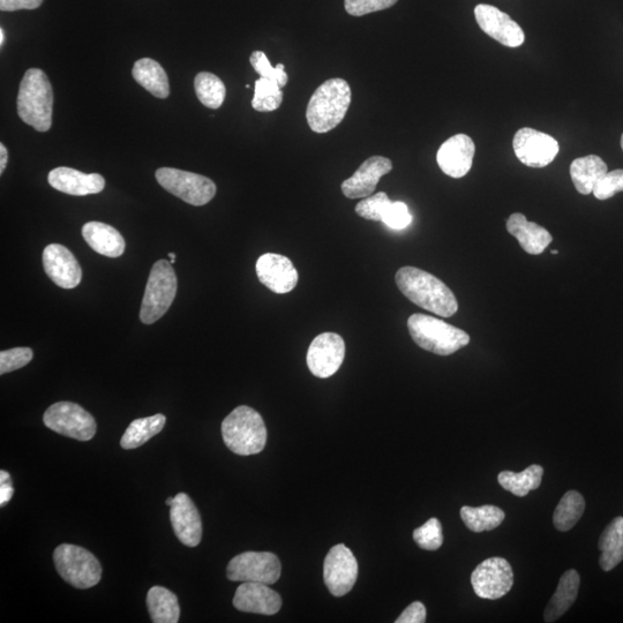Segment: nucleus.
<instances>
[{"label":"nucleus","mask_w":623,"mask_h":623,"mask_svg":"<svg viewBox=\"0 0 623 623\" xmlns=\"http://www.w3.org/2000/svg\"><path fill=\"white\" fill-rule=\"evenodd\" d=\"M395 281L402 294L422 309L450 318L459 310V303L447 285L438 277L416 267H403Z\"/></svg>","instance_id":"f257e3e1"},{"label":"nucleus","mask_w":623,"mask_h":623,"mask_svg":"<svg viewBox=\"0 0 623 623\" xmlns=\"http://www.w3.org/2000/svg\"><path fill=\"white\" fill-rule=\"evenodd\" d=\"M351 103V88L341 78L324 82L307 105L306 119L315 133L324 134L339 126L347 115Z\"/></svg>","instance_id":"f03ea898"},{"label":"nucleus","mask_w":623,"mask_h":623,"mask_svg":"<svg viewBox=\"0 0 623 623\" xmlns=\"http://www.w3.org/2000/svg\"><path fill=\"white\" fill-rule=\"evenodd\" d=\"M54 92L40 69L28 70L21 80L17 109L19 117L37 132H47L52 125Z\"/></svg>","instance_id":"7ed1b4c3"},{"label":"nucleus","mask_w":623,"mask_h":623,"mask_svg":"<svg viewBox=\"0 0 623 623\" xmlns=\"http://www.w3.org/2000/svg\"><path fill=\"white\" fill-rule=\"evenodd\" d=\"M225 446L240 456L257 455L267 444V429L259 412L246 405L236 408L223 420Z\"/></svg>","instance_id":"20e7f679"},{"label":"nucleus","mask_w":623,"mask_h":623,"mask_svg":"<svg viewBox=\"0 0 623 623\" xmlns=\"http://www.w3.org/2000/svg\"><path fill=\"white\" fill-rule=\"evenodd\" d=\"M408 329L419 348L439 356L453 355L470 343V336L464 330L430 315H411Z\"/></svg>","instance_id":"39448f33"},{"label":"nucleus","mask_w":623,"mask_h":623,"mask_svg":"<svg viewBox=\"0 0 623 623\" xmlns=\"http://www.w3.org/2000/svg\"><path fill=\"white\" fill-rule=\"evenodd\" d=\"M177 276L171 262L157 261L150 272L140 319L146 325H153L168 312L177 295Z\"/></svg>","instance_id":"423d86ee"},{"label":"nucleus","mask_w":623,"mask_h":623,"mask_svg":"<svg viewBox=\"0 0 623 623\" xmlns=\"http://www.w3.org/2000/svg\"><path fill=\"white\" fill-rule=\"evenodd\" d=\"M54 561L62 579L77 589H89L102 579V567L94 554L77 545H59L54 552Z\"/></svg>","instance_id":"0eeeda50"},{"label":"nucleus","mask_w":623,"mask_h":623,"mask_svg":"<svg viewBox=\"0 0 623 623\" xmlns=\"http://www.w3.org/2000/svg\"><path fill=\"white\" fill-rule=\"evenodd\" d=\"M155 177L164 190L195 207L207 205L217 191L212 179L193 172L161 168L156 171Z\"/></svg>","instance_id":"6e6552de"},{"label":"nucleus","mask_w":623,"mask_h":623,"mask_svg":"<svg viewBox=\"0 0 623 623\" xmlns=\"http://www.w3.org/2000/svg\"><path fill=\"white\" fill-rule=\"evenodd\" d=\"M44 425L64 437L89 441L95 437V418L79 404L58 402L44 412Z\"/></svg>","instance_id":"1a4fd4ad"},{"label":"nucleus","mask_w":623,"mask_h":623,"mask_svg":"<svg viewBox=\"0 0 623 623\" xmlns=\"http://www.w3.org/2000/svg\"><path fill=\"white\" fill-rule=\"evenodd\" d=\"M281 561L270 552H245L229 562L228 579L232 582H258L268 585L280 580Z\"/></svg>","instance_id":"9d476101"},{"label":"nucleus","mask_w":623,"mask_h":623,"mask_svg":"<svg viewBox=\"0 0 623 623\" xmlns=\"http://www.w3.org/2000/svg\"><path fill=\"white\" fill-rule=\"evenodd\" d=\"M471 584L479 598L500 599L513 588V568L504 558L487 559L472 573Z\"/></svg>","instance_id":"9b49d317"},{"label":"nucleus","mask_w":623,"mask_h":623,"mask_svg":"<svg viewBox=\"0 0 623 623\" xmlns=\"http://www.w3.org/2000/svg\"><path fill=\"white\" fill-rule=\"evenodd\" d=\"M514 152L530 168H545L557 157L560 147L551 135L524 127L515 134Z\"/></svg>","instance_id":"f8f14e48"},{"label":"nucleus","mask_w":623,"mask_h":623,"mask_svg":"<svg viewBox=\"0 0 623 623\" xmlns=\"http://www.w3.org/2000/svg\"><path fill=\"white\" fill-rule=\"evenodd\" d=\"M358 577V562L347 546L339 544L325 559L324 579L330 594L343 597L354 588Z\"/></svg>","instance_id":"ddd939ff"},{"label":"nucleus","mask_w":623,"mask_h":623,"mask_svg":"<svg viewBox=\"0 0 623 623\" xmlns=\"http://www.w3.org/2000/svg\"><path fill=\"white\" fill-rule=\"evenodd\" d=\"M345 357L343 337L324 333L313 340L307 351V366L314 377L327 379L340 370Z\"/></svg>","instance_id":"4468645a"},{"label":"nucleus","mask_w":623,"mask_h":623,"mask_svg":"<svg viewBox=\"0 0 623 623\" xmlns=\"http://www.w3.org/2000/svg\"><path fill=\"white\" fill-rule=\"evenodd\" d=\"M477 24L483 32L508 48H517L525 41L523 29L497 7L479 4L475 9Z\"/></svg>","instance_id":"2eb2a0df"},{"label":"nucleus","mask_w":623,"mask_h":623,"mask_svg":"<svg viewBox=\"0 0 623 623\" xmlns=\"http://www.w3.org/2000/svg\"><path fill=\"white\" fill-rule=\"evenodd\" d=\"M259 281L277 295L289 294L297 287L299 275L291 260L284 255L266 253L257 261Z\"/></svg>","instance_id":"dca6fc26"},{"label":"nucleus","mask_w":623,"mask_h":623,"mask_svg":"<svg viewBox=\"0 0 623 623\" xmlns=\"http://www.w3.org/2000/svg\"><path fill=\"white\" fill-rule=\"evenodd\" d=\"M43 267L49 279L63 289L78 287L82 279V270L73 253L59 244L45 247Z\"/></svg>","instance_id":"f3484780"},{"label":"nucleus","mask_w":623,"mask_h":623,"mask_svg":"<svg viewBox=\"0 0 623 623\" xmlns=\"http://www.w3.org/2000/svg\"><path fill=\"white\" fill-rule=\"evenodd\" d=\"M393 170V163L384 156H372L366 160L354 176L344 180L341 190L348 199L371 197L381 177Z\"/></svg>","instance_id":"a211bd4d"},{"label":"nucleus","mask_w":623,"mask_h":623,"mask_svg":"<svg viewBox=\"0 0 623 623\" xmlns=\"http://www.w3.org/2000/svg\"><path fill=\"white\" fill-rule=\"evenodd\" d=\"M476 147L468 135L456 134L439 149L437 161L444 174L452 178H462L472 168Z\"/></svg>","instance_id":"6ab92c4d"},{"label":"nucleus","mask_w":623,"mask_h":623,"mask_svg":"<svg viewBox=\"0 0 623 623\" xmlns=\"http://www.w3.org/2000/svg\"><path fill=\"white\" fill-rule=\"evenodd\" d=\"M170 521L180 543L189 547L201 543L202 523L199 510L186 493L176 495L174 505L170 507Z\"/></svg>","instance_id":"aec40b11"},{"label":"nucleus","mask_w":623,"mask_h":623,"mask_svg":"<svg viewBox=\"0 0 623 623\" xmlns=\"http://www.w3.org/2000/svg\"><path fill=\"white\" fill-rule=\"evenodd\" d=\"M234 606L240 612L274 615L281 610L282 598L268 584L244 582L236 591Z\"/></svg>","instance_id":"412c9836"},{"label":"nucleus","mask_w":623,"mask_h":623,"mask_svg":"<svg viewBox=\"0 0 623 623\" xmlns=\"http://www.w3.org/2000/svg\"><path fill=\"white\" fill-rule=\"evenodd\" d=\"M49 184L59 192L85 197L101 193L105 180L99 174H84L72 168L60 167L50 171Z\"/></svg>","instance_id":"4be33fe9"},{"label":"nucleus","mask_w":623,"mask_h":623,"mask_svg":"<svg viewBox=\"0 0 623 623\" xmlns=\"http://www.w3.org/2000/svg\"><path fill=\"white\" fill-rule=\"evenodd\" d=\"M507 230L519 240L522 249L531 255L542 254L553 240L549 231L537 223L529 222L527 217L520 213L509 217Z\"/></svg>","instance_id":"5701e85b"},{"label":"nucleus","mask_w":623,"mask_h":623,"mask_svg":"<svg viewBox=\"0 0 623 623\" xmlns=\"http://www.w3.org/2000/svg\"><path fill=\"white\" fill-rule=\"evenodd\" d=\"M82 237L92 249L108 258H119L125 252V239L109 224L89 222L82 228Z\"/></svg>","instance_id":"b1692460"},{"label":"nucleus","mask_w":623,"mask_h":623,"mask_svg":"<svg viewBox=\"0 0 623 623\" xmlns=\"http://www.w3.org/2000/svg\"><path fill=\"white\" fill-rule=\"evenodd\" d=\"M580 587L581 577L579 573H577L575 569L567 570V572L561 576L557 591H555L550 603L546 606L544 613L545 622H555L560 619L562 615H565L576 602Z\"/></svg>","instance_id":"393cba45"},{"label":"nucleus","mask_w":623,"mask_h":623,"mask_svg":"<svg viewBox=\"0 0 623 623\" xmlns=\"http://www.w3.org/2000/svg\"><path fill=\"white\" fill-rule=\"evenodd\" d=\"M133 78L157 99H167L170 95L168 74L154 59L142 58L134 64Z\"/></svg>","instance_id":"a878e982"},{"label":"nucleus","mask_w":623,"mask_h":623,"mask_svg":"<svg viewBox=\"0 0 623 623\" xmlns=\"http://www.w3.org/2000/svg\"><path fill=\"white\" fill-rule=\"evenodd\" d=\"M609 169L606 163L597 155H589L576 159L570 165V176L577 192L588 195L594 192L596 184Z\"/></svg>","instance_id":"bb28decb"},{"label":"nucleus","mask_w":623,"mask_h":623,"mask_svg":"<svg viewBox=\"0 0 623 623\" xmlns=\"http://www.w3.org/2000/svg\"><path fill=\"white\" fill-rule=\"evenodd\" d=\"M598 549L602 552L599 565L604 572L621 564L623 560V517L618 516L607 525L599 538Z\"/></svg>","instance_id":"cd10ccee"},{"label":"nucleus","mask_w":623,"mask_h":623,"mask_svg":"<svg viewBox=\"0 0 623 623\" xmlns=\"http://www.w3.org/2000/svg\"><path fill=\"white\" fill-rule=\"evenodd\" d=\"M147 607L154 623H177L180 618L178 598L168 589L153 587L148 591Z\"/></svg>","instance_id":"c85d7f7f"},{"label":"nucleus","mask_w":623,"mask_h":623,"mask_svg":"<svg viewBox=\"0 0 623 623\" xmlns=\"http://www.w3.org/2000/svg\"><path fill=\"white\" fill-rule=\"evenodd\" d=\"M544 476L542 465L532 464L529 468L515 474L513 471H502L498 476L499 484L516 497H527L530 491L539 489Z\"/></svg>","instance_id":"c756f323"},{"label":"nucleus","mask_w":623,"mask_h":623,"mask_svg":"<svg viewBox=\"0 0 623 623\" xmlns=\"http://www.w3.org/2000/svg\"><path fill=\"white\" fill-rule=\"evenodd\" d=\"M165 423L167 418L162 414L133 420L120 440V446L126 450L144 446L164 429Z\"/></svg>","instance_id":"7c9ffc66"},{"label":"nucleus","mask_w":623,"mask_h":623,"mask_svg":"<svg viewBox=\"0 0 623 623\" xmlns=\"http://www.w3.org/2000/svg\"><path fill=\"white\" fill-rule=\"evenodd\" d=\"M460 514L465 527L477 534L497 529L506 517L504 510L492 505L477 508L464 506Z\"/></svg>","instance_id":"2f4dec72"},{"label":"nucleus","mask_w":623,"mask_h":623,"mask_svg":"<svg viewBox=\"0 0 623 623\" xmlns=\"http://www.w3.org/2000/svg\"><path fill=\"white\" fill-rule=\"evenodd\" d=\"M585 509L583 495L577 491H568L559 502L553 515L554 527L565 532L572 530L581 520Z\"/></svg>","instance_id":"473e14b6"},{"label":"nucleus","mask_w":623,"mask_h":623,"mask_svg":"<svg viewBox=\"0 0 623 623\" xmlns=\"http://www.w3.org/2000/svg\"><path fill=\"white\" fill-rule=\"evenodd\" d=\"M195 93L199 101L209 109H220L227 95L224 82L209 72H201L194 80Z\"/></svg>","instance_id":"72a5a7b5"},{"label":"nucleus","mask_w":623,"mask_h":623,"mask_svg":"<svg viewBox=\"0 0 623 623\" xmlns=\"http://www.w3.org/2000/svg\"><path fill=\"white\" fill-rule=\"evenodd\" d=\"M392 202L385 192H380L360 201L356 206V213L365 220L382 222Z\"/></svg>","instance_id":"f704fd0d"},{"label":"nucleus","mask_w":623,"mask_h":623,"mask_svg":"<svg viewBox=\"0 0 623 623\" xmlns=\"http://www.w3.org/2000/svg\"><path fill=\"white\" fill-rule=\"evenodd\" d=\"M414 540L420 549L437 551L444 544L442 525L438 519L427 521L422 527L414 531Z\"/></svg>","instance_id":"c9c22d12"},{"label":"nucleus","mask_w":623,"mask_h":623,"mask_svg":"<svg viewBox=\"0 0 623 623\" xmlns=\"http://www.w3.org/2000/svg\"><path fill=\"white\" fill-rule=\"evenodd\" d=\"M251 65L255 72H257L260 77L268 78L279 82V85L283 88L287 86L289 77L288 74L285 73L284 65L279 64L276 67H273L270 64L265 52L262 51H254L250 58Z\"/></svg>","instance_id":"e433bc0d"},{"label":"nucleus","mask_w":623,"mask_h":623,"mask_svg":"<svg viewBox=\"0 0 623 623\" xmlns=\"http://www.w3.org/2000/svg\"><path fill=\"white\" fill-rule=\"evenodd\" d=\"M34 352L29 348H14L0 352V374L17 371L32 362Z\"/></svg>","instance_id":"4c0bfd02"},{"label":"nucleus","mask_w":623,"mask_h":623,"mask_svg":"<svg viewBox=\"0 0 623 623\" xmlns=\"http://www.w3.org/2000/svg\"><path fill=\"white\" fill-rule=\"evenodd\" d=\"M397 0H344L345 11L352 17L384 11L394 6Z\"/></svg>","instance_id":"58836bf2"},{"label":"nucleus","mask_w":623,"mask_h":623,"mask_svg":"<svg viewBox=\"0 0 623 623\" xmlns=\"http://www.w3.org/2000/svg\"><path fill=\"white\" fill-rule=\"evenodd\" d=\"M623 192V170H614L599 180L594 189V195L598 200H607L615 194Z\"/></svg>","instance_id":"ea45409f"},{"label":"nucleus","mask_w":623,"mask_h":623,"mask_svg":"<svg viewBox=\"0 0 623 623\" xmlns=\"http://www.w3.org/2000/svg\"><path fill=\"white\" fill-rule=\"evenodd\" d=\"M411 222L412 216L409 213V208L401 201L392 202V205L387 209L384 220H382V223L393 230L408 228Z\"/></svg>","instance_id":"a19ab883"},{"label":"nucleus","mask_w":623,"mask_h":623,"mask_svg":"<svg viewBox=\"0 0 623 623\" xmlns=\"http://www.w3.org/2000/svg\"><path fill=\"white\" fill-rule=\"evenodd\" d=\"M426 621V607L423 603H412L400 615L396 623H424Z\"/></svg>","instance_id":"79ce46f5"},{"label":"nucleus","mask_w":623,"mask_h":623,"mask_svg":"<svg viewBox=\"0 0 623 623\" xmlns=\"http://www.w3.org/2000/svg\"><path fill=\"white\" fill-rule=\"evenodd\" d=\"M283 92L279 95L266 97H253L252 107L259 112H272L281 107Z\"/></svg>","instance_id":"37998d69"},{"label":"nucleus","mask_w":623,"mask_h":623,"mask_svg":"<svg viewBox=\"0 0 623 623\" xmlns=\"http://www.w3.org/2000/svg\"><path fill=\"white\" fill-rule=\"evenodd\" d=\"M43 0H0V10L3 12H15L20 10H35L40 7Z\"/></svg>","instance_id":"c03bdc74"},{"label":"nucleus","mask_w":623,"mask_h":623,"mask_svg":"<svg viewBox=\"0 0 623 623\" xmlns=\"http://www.w3.org/2000/svg\"><path fill=\"white\" fill-rule=\"evenodd\" d=\"M14 494L12 480L9 482H0V506L4 507Z\"/></svg>","instance_id":"a18cd8bd"},{"label":"nucleus","mask_w":623,"mask_h":623,"mask_svg":"<svg viewBox=\"0 0 623 623\" xmlns=\"http://www.w3.org/2000/svg\"><path fill=\"white\" fill-rule=\"evenodd\" d=\"M7 161H9V153L4 144L0 145V174L6 169Z\"/></svg>","instance_id":"49530a36"},{"label":"nucleus","mask_w":623,"mask_h":623,"mask_svg":"<svg viewBox=\"0 0 623 623\" xmlns=\"http://www.w3.org/2000/svg\"><path fill=\"white\" fill-rule=\"evenodd\" d=\"M4 42H5V32H4V29L2 28L0 29V45H2V47L4 45Z\"/></svg>","instance_id":"de8ad7c7"},{"label":"nucleus","mask_w":623,"mask_h":623,"mask_svg":"<svg viewBox=\"0 0 623 623\" xmlns=\"http://www.w3.org/2000/svg\"><path fill=\"white\" fill-rule=\"evenodd\" d=\"M169 257L171 260V264L174 265L176 262V254L175 253H169Z\"/></svg>","instance_id":"09e8293b"},{"label":"nucleus","mask_w":623,"mask_h":623,"mask_svg":"<svg viewBox=\"0 0 623 623\" xmlns=\"http://www.w3.org/2000/svg\"><path fill=\"white\" fill-rule=\"evenodd\" d=\"M174 502H175V498H169L167 501H165V504L171 507L172 505H174Z\"/></svg>","instance_id":"8fccbe9b"},{"label":"nucleus","mask_w":623,"mask_h":623,"mask_svg":"<svg viewBox=\"0 0 623 623\" xmlns=\"http://www.w3.org/2000/svg\"><path fill=\"white\" fill-rule=\"evenodd\" d=\"M621 147H622V150H623V134H622V137H621Z\"/></svg>","instance_id":"3c124183"},{"label":"nucleus","mask_w":623,"mask_h":623,"mask_svg":"<svg viewBox=\"0 0 623 623\" xmlns=\"http://www.w3.org/2000/svg\"><path fill=\"white\" fill-rule=\"evenodd\" d=\"M558 253H559L558 251H552V254H558Z\"/></svg>","instance_id":"603ef678"}]
</instances>
